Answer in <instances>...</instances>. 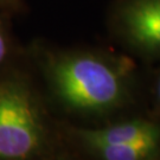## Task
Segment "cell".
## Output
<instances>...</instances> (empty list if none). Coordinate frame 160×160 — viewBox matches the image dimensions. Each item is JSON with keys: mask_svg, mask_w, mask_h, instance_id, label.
Returning a JSON list of instances; mask_svg holds the SVG:
<instances>
[{"mask_svg": "<svg viewBox=\"0 0 160 160\" xmlns=\"http://www.w3.org/2000/svg\"><path fill=\"white\" fill-rule=\"evenodd\" d=\"M57 98L70 113L96 126L137 113L141 77L127 53L83 49L64 53L49 67Z\"/></svg>", "mask_w": 160, "mask_h": 160, "instance_id": "cell-1", "label": "cell"}, {"mask_svg": "<svg viewBox=\"0 0 160 160\" xmlns=\"http://www.w3.org/2000/svg\"><path fill=\"white\" fill-rule=\"evenodd\" d=\"M83 153L97 160H160V118L133 113L72 131Z\"/></svg>", "mask_w": 160, "mask_h": 160, "instance_id": "cell-2", "label": "cell"}, {"mask_svg": "<svg viewBox=\"0 0 160 160\" xmlns=\"http://www.w3.org/2000/svg\"><path fill=\"white\" fill-rule=\"evenodd\" d=\"M45 141L43 116L29 88L16 81L0 84V158H31Z\"/></svg>", "mask_w": 160, "mask_h": 160, "instance_id": "cell-3", "label": "cell"}, {"mask_svg": "<svg viewBox=\"0 0 160 160\" xmlns=\"http://www.w3.org/2000/svg\"><path fill=\"white\" fill-rule=\"evenodd\" d=\"M108 26L131 56L148 63L160 62V0H116Z\"/></svg>", "mask_w": 160, "mask_h": 160, "instance_id": "cell-4", "label": "cell"}, {"mask_svg": "<svg viewBox=\"0 0 160 160\" xmlns=\"http://www.w3.org/2000/svg\"><path fill=\"white\" fill-rule=\"evenodd\" d=\"M151 103H152V115L160 118V62L155 70L151 83Z\"/></svg>", "mask_w": 160, "mask_h": 160, "instance_id": "cell-5", "label": "cell"}, {"mask_svg": "<svg viewBox=\"0 0 160 160\" xmlns=\"http://www.w3.org/2000/svg\"><path fill=\"white\" fill-rule=\"evenodd\" d=\"M6 53H7V44H6V40L2 37V34L0 33V63L5 58Z\"/></svg>", "mask_w": 160, "mask_h": 160, "instance_id": "cell-6", "label": "cell"}]
</instances>
